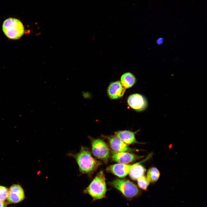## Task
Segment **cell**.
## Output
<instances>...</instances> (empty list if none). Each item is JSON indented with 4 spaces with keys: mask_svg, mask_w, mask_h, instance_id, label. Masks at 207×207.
I'll use <instances>...</instances> for the list:
<instances>
[{
    "mask_svg": "<svg viewBox=\"0 0 207 207\" xmlns=\"http://www.w3.org/2000/svg\"><path fill=\"white\" fill-rule=\"evenodd\" d=\"M69 155L76 160L80 172L83 174L92 173L101 164L100 162L93 157L90 151L85 147H81L78 152Z\"/></svg>",
    "mask_w": 207,
    "mask_h": 207,
    "instance_id": "cell-1",
    "label": "cell"
},
{
    "mask_svg": "<svg viewBox=\"0 0 207 207\" xmlns=\"http://www.w3.org/2000/svg\"><path fill=\"white\" fill-rule=\"evenodd\" d=\"M106 191L105 176L103 171L101 170L84 190L83 193L89 195L95 200L105 197Z\"/></svg>",
    "mask_w": 207,
    "mask_h": 207,
    "instance_id": "cell-2",
    "label": "cell"
},
{
    "mask_svg": "<svg viewBox=\"0 0 207 207\" xmlns=\"http://www.w3.org/2000/svg\"><path fill=\"white\" fill-rule=\"evenodd\" d=\"M2 29L5 35L12 39H19L24 32V27L22 22L17 19L12 18L4 20Z\"/></svg>",
    "mask_w": 207,
    "mask_h": 207,
    "instance_id": "cell-3",
    "label": "cell"
},
{
    "mask_svg": "<svg viewBox=\"0 0 207 207\" xmlns=\"http://www.w3.org/2000/svg\"><path fill=\"white\" fill-rule=\"evenodd\" d=\"M109 184L127 198H133L137 196L140 193L137 186L128 180L116 179L110 182Z\"/></svg>",
    "mask_w": 207,
    "mask_h": 207,
    "instance_id": "cell-4",
    "label": "cell"
},
{
    "mask_svg": "<svg viewBox=\"0 0 207 207\" xmlns=\"http://www.w3.org/2000/svg\"><path fill=\"white\" fill-rule=\"evenodd\" d=\"M91 140L92 152L93 155L97 158L107 162L110 154L107 145L104 141L100 139L91 138Z\"/></svg>",
    "mask_w": 207,
    "mask_h": 207,
    "instance_id": "cell-5",
    "label": "cell"
},
{
    "mask_svg": "<svg viewBox=\"0 0 207 207\" xmlns=\"http://www.w3.org/2000/svg\"><path fill=\"white\" fill-rule=\"evenodd\" d=\"M152 154H149L144 160L133 164H116L110 165L106 170L120 178L126 176L130 171L137 165L143 162L149 160L152 156Z\"/></svg>",
    "mask_w": 207,
    "mask_h": 207,
    "instance_id": "cell-6",
    "label": "cell"
},
{
    "mask_svg": "<svg viewBox=\"0 0 207 207\" xmlns=\"http://www.w3.org/2000/svg\"><path fill=\"white\" fill-rule=\"evenodd\" d=\"M129 105L132 108L137 111L144 110L147 106L146 99L142 95L139 94H134L130 95L127 99Z\"/></svg>",
    "mask_w": 207,
    "mask_h": 207,
    "instance_id": "cell-7",
    "label": "cell"
},
{
    "mask_svg": "<svg viewBox=\"0 0 207 207\" xmlns=\"http://www.w3.org/2000/svg\"><path fill=\"white\" fill-rule=\"evenodd\" d=\"M24 198V190L19 185H12L8 190L7 200L10 203H17L22 201Z\"/></svg>",
    "mask_w": 207,
    "mask_h": 207,
    "instance_id": "cell-8",
    "label": "cell"
},
{
    "mask_svg": "<svg viewBox=\"0 0 207 207\" xmlns=\"http://www.w3.org/2000/svg\"><path fill=\"white\" fill-rule=\"evenodd\" d=\"M133 154L125 152H112V159L119 163L126 164L131 162L142 157Z\"/></svg>",
    "mask_w": 207,
    "mask_h": 207,
    "instance_id": "cell-9",
    "label": "cell"
},
{
    "mask_svg": "<svg viewBox=\"0 0 207 207\" xmlns=\"http://www.w3.org/2000/svg\"><path fill=\"white\" fill-rule=\"evenodd\" d=\"M112 149L115 152H120L126 151H133L135 150L130 148L116 136L107 137Z\"/></svg>",
    "mask_w": 207,
    "mask_h": 207,
    "instance_id": "cell-10",
    "label": "cell"
},
{
    "mask_svg": "<svg viewBox=\"0 0 207 207\" xmlns=\"http://www.w3.org/2000/svg\"><path fill=\"white\" fill-rule=\"evenodd\" d=\"M125 89L120 81H116L112 82L108 88L107 92L108 95L112 99L119 98L123 95Z\"/></svg>",
    "mask_w": 207,
    "mask_h": 207,
    "instance_id": "cell-11",
    "label": "cell"
},
{
    "mask_svg": "<svg viewBox=\"0 0 207 207\" xmlns=\"http://www.w3.org/2000/svg\"><path fill=\"white\" fill-rule=\"evenodd\" d=\"M116 136L126 144L138 143L136 140L134 133L127 130L120 131L115 132Z\"/></svg>",
    "mask_w": 207,
    "mask_h": 207,
    "instance_id": "cell-12",
    "label": "cell"
},
{
    "mask_svg": "<svg viewBox=\"0 0 207 207\" xmlns=\"http://www.w3.org/2000/svg\"><path fill=\"white\" fill-rule=\"evenodd\" d=\"M135 82V77L131 72L125 73L121 77L120 83L125 89L132 87Z\"/></svg>",
    "mask_w": 207,
    "mask_h": 207,
    "instance_id": "cell-13",
    "label": "cell"
},
{
    "mask_svg": "<svg viewBox=\"0 0 207 207\" xmlns=\"http://www.w3.org/2000/svg\"><path fill=\"white\" fill-rule=\"evenodd\" d=\"M140 164L134 166L129 173L131 178L133 180H137L139 178L143 176L145 174L146 169Z\"/></svg>",
    "mask_w": 207,
    "mask_h": 207,
    "instance_id": "cell-14",
    "label": "cell"
},
{
    "mask_svg": "<svg viewBox=\"0 0 207 207\" xmlns=\"http://www.w3.org/2000/svg\"><path fill=\"white\" fill-rule=\"evenodd\" d=\"M160 175L159 170L156 168L153 167L148 170L147 177L150 182L154 183L158 180Z\"/></svg>",
    "mask_w": 207,
    "mask_h": 207,
    "instance_id": "cell-15",
    "label": "cell"
},
{
    "mask_svg": "<svg viewBox=\"0 0 207 207\" xmlns=\"http://www.w3.org/2000/svg\"><path fill=\"white\" fill-rule=\"evenodd\" d=\"M137 181L138 185L140 188L147 190L150 182L147 177L143 175L138 179Z\"/></svg>",
    "mask_w": 207,
    "mask_h": 207,
    "instance_id": "cell-16",
    "label": "cell"
},
{
    "mask_svg": "<svg viewBox=\"0 0 207 207\" xmlns=\"http://www.w3.org/2000/svg\"><path fill=\"white\" fill-rule=\"evenodd\" d=\"M8 189L6 187L0 186V200L4 201L7 199Z\"/></svg>",
    "mask_w": 207,
    "mask_h": 207,
    "instance_id": "cell-17",
    "label": "cell"
},
{
    "mask_svg": "<svg viewBox=\"0 0 207 207\" xmlns=\"http://www.w3.org/2000/svg\"><path fill=\"white\" fill-rule=\"evenodd\" d=\"M164 41V39L162 37H159L156 40V43L159 45H160L162 44Z\"/></svg>",
    "mask_w": 207,
    "mask_h": 207,
    "instance_id": "cell-18",
    "label": "cell"
},
{
    "mask_svg": "<svg viewBox=\"0 0 207 207\" xmlns=\"http://www.w3.org/2000/svg\"><path fill=\"white\" fill-rule=\"evenodd\" d=\"M6 204L4 201L0 200V207H6Z\"/></svg>",
    "mask_w": 207,
    "mask_h": 207,
    "instance_id": "cell-19",
    "label": "cell"
}]
</instances>
